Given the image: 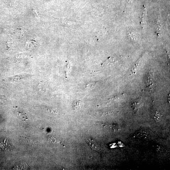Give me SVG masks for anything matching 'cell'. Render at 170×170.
I'll list each match as a JSON object with an SVG mask.
<instances>
[{
    "mask_svg": "<svg viewBox=\"0 0 170 170\" xmlns=\"http://www.w3.org/2000/svg\"><path fill=\"white\" fill-rule=\"evenodd\" d=\"M0 147L3 150L9 151L12 150L11 146L7 139H3L0 141Z\"/></svg>",
    "mask_w": 170,
    "mask_h": 170,
    "instance_id": "cell-1",
    "label": "cell"
},
{
    "mask_svg": "<svg viewBox=\"0 0 170 170\" xmlns=\"http://www.w3.org/2000/svg\"><path fill=\"white\" fill-rule=\"evenodd\" d=\"M143 103L141 99H138L132 104V107L133 110L135 112L137 111L143 106Z\"/></svg>",
    "mask_w": 170,
    "mask_h": 170,
    "instance_id": "cell-2",
    "label": "cell"
},
{
    "mask_svg": "<svg viewBox=\"0 0 170 170\" xmlns=\"http://www.w3.org/2000/svg\"><path fill=\"white\" fill-rule=\"evenodd\" d=\"M152 72L148 73L147 82V86L148 88L151 92L152 91L153 88V85L154 80L153 78V76L151 74Z\"/></svg>",
    "mask_w": 170,
    "mask_h": 170,
    "instance_id": "cell-3",
    "label": "cell"
},
{
    "mask_svg": "<svg viewBox=\"0 0 170 170\" xmlns=\"http://www.w3.org/2000/svg\"><path fill=\"white\" fill-rule=\"evenodd\" d=\"M153 117L155 121L158 122L161 120L163 116L160 111L156 110L153 113Z\"/></svg>",
    "mask_w": 170,
    "mask_h": 170,
    "instance_id": "cell-4",
    "label": "cell"
},
{
    "mask_svg": "<svg viewBox=\"0 0 170 170\" xmlns=\"http://www.w3.org/2000/svg\"><path fill=\"white\" fill-rule=\"evenodd\" d=\"M82 103L80 101L76 100L73 103L72 107L74 110L79 109L81 107Z\"/></svg>",
    "mask_w": 170,
    "mask_h": 170,
    "instance_id": "cell-5",
    "label": "cell"
},
{
    "mask_svg": "<svg viewBox=\"0 0 170 170\" xmlns=\"http://www.w3.org/2000/svg\"><path fill=\"white\" fill-rule=\"evenodd\" d=\"M6 101V97L4 96H0V102H4Z\"/></svg>",
    "mask_w": 170,
    "mask_h": 170,
    "instance_id": "cell-6",
    "label": "cell"
}]
</instances>
